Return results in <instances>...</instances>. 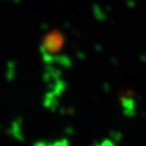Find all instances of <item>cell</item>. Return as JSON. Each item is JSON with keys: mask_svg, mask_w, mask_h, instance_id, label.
I'll list each match as a JSON object with an SVG mask.
<instances>
[{"mask_svg": "<svg viewBox=\"0 0 146 146\" xmlns=\"http://www.w3.org/2000/svg\"><path fill=\"white\" fill-rule=\"evenodd\" d=\"M65 43V38L59 31H52L44 36L42 42V49L46 54H57L62 50Z\"/></svg>", "mask_w": 146, "mask_h": 146, "instance_id": "1", "label": "cell"}, {"mask_svg": "<svg viewBox=\"0 0 146 146\" xmlns=\"http://www.w3.org/2000/svg\"><path fill=\"white\" fill-rule=\"evenodd\" d=\"M36 146H68L67 141L65 140H61V141H57L54 142V143H39Z\"/></svg>", "mask_w": 146, "mask_h": 146, "instance_id": "2", "label": "cell"}]
</instances>
